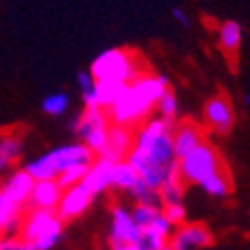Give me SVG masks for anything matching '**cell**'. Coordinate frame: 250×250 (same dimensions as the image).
Segmentation results:
<instances>
[{"label":"cell","instance_id":"19","mask_svg":"<svg viewBox=\"0 0 250 250\" xmlns=\"http://www.w3.org/2000/svg\"><path fill=\"white\" fill-rule=\"evenodd\" d=\"M201 189L210 195V197H218V199H225L230 195L232 191V181H230V175L229 171H221V173H216V175H210L208 179H205L201 185Z\"/></svg>","mask_w":250,"mask_h":250},{"label":"cell","instance_id":"20","mask_svg":"<svg viewBox=\"0 0 250 250\" xmlns=\"http://www.w3.org/2000/svg\"><path fill=\"white\" fill-rule=\"evenodd\" d=\"M157 193H159L161 207L183 203V199H185V183L181 181L179 175H175V177H171L169 181H165V183L159 187Z\"/></svg>","mask_w":250,"mask_h":250},{"label":"cell","instance_id":"4","mask_svg":"<svg viewBox=\"0 0 250 250\" xmlns=\"http://www.w3.org/2000/svg\"><path fill=\"white\" fill-rule=\"evenodd\" d=\"M89 74L96 78V82H119V83H129L139 74H143L141 60L121 48H111L102 52L96 60L91 62Z\"/></svg>","mask_w":250,"mask_h":250},{"label":"cell","instance_id":"22","mask_svg":"<svg viewBox=\"0 0 250 250\" xmlns=\"http://www.w3.org/2000/svg\"><path fill=\"white\" fill-rule=\"evenodd\" d=\"M167 244H169L167 238H163L161 234H157L151 229H139L135 240L131 242L133 250H161Z\"/></svg>","mask_w":250,"mask_h":250},{"label":"cell","instance_id":"25","mask_svg":"<svg viewBox=\"0 0 250 250\" xmlns=\"http://www.w3.org/2000/svg\"><path fill=\"white\" fill-rule=\"evenodd\" d=\"M22 214V207H16L2 191H0V238L4 236V230L12 218Z\"/></svg>","mask_w":250,"mask_h":250},{"label":"cell","instance_id":"16","mask_svg":"<svg viewBox=\"0 0 250 250\" xmlns=\"http://www.w3.org/2000/svg\"><path fill=\"white\" fill-rule=\"evenodd\" d=\"M34 183H36V181L28 175V171L20 169V171H14V173L6 179L4 187H2L0 191H2L16 207H22V208H24V205H28L30 193H32V189H34Z\"/></svg>","mask_w":250,"mask_h":250},{"label":"cell","instance_id":"29","mask_svg":"<svg viewBox=\"0 0 250 250\" xmlns=\"http://www.w3.org/2000/svg\"><path fill=\"white\" fill-rule=\"evenodd\" d=\"M87 167L89 165H80V167H72V169H66L64 173H60L56 177V183L60 185V189L66 191V189H70V187H74V185H80L83 175H85V171H87Z\"/></svg>","mask_w":250,"mask_h":250},{"label":"cell","instance_id":"31","mask_svg":"<svg viewBox=\"0 0 250 250\" xmlns=\"http://www.w3.org/2000/svg\"><path fill=\"white\" fill-rule=\"evenodd\" d=\"M149 229H151V230H155L157 234H161V236H163V238H167V240L171 238V234H173V230H175V227H173V225L167 221V218L163 216V212H161L157 218H155L153 225H151Z\"/></svg>","mask_w":250,"mask_h":250},{"label":"cell","instance_id":"33","mask_svg":"<svg viewBox=\"0 0 250 250\" xmlns=\"http://www.w3.org/2000/svg\"><path fill=\"white\" fill-rule=\"evenodd\" d=\"M173 18H175V20H177L181 26H185V28H189V26H191L189 16H187V14H185L181 8H175V10H173Z\"/></svg>","mask_w":250,"mask_h":250},{"label":"cell","instance_id":"34","mask_svg":"<svg viewBox=\"0 0 250 250\" xmlns=\"http://www.w3.org/2000/svg\"><path fill=\"white\" fill-rule=\"evenodd\" d=\"M14 250H38L34 246V242H28V240H22V238H16V244H14Z\"/></svg>","mask_w":250,"mask_h":250},{"label":"cell","instance_id":"32","mask_svg":"<svg viewBox=\"0 0 250 250\" xmlns=\"http://www.w3.org/2000/svg\"><path fill=\"white\" fill-rule=\"evenodd\" d=\"M93 83H96V78H93V76L89 74V70H87V72H80V74H78V85H80L82 93H87V91L93 87Z\"/></svg>","mask_w":250,"mask_h":250},{"label":"cell","instance_id":"13","mask_svg":"<svg viewBox=\"0 0 250 250\" xmlns=\"http://www.w3.org/2000/svg\"><path fill=\"white\" fill-rule=\"evenodd\" d=\"M139 229L133 223L131 212L121 207L115 205L111 208V227H109V244H131L137 236Z\"/></svg>","mask_w":250,"mask_h":250},{"label":"cell","instance_id":"35","mask_svg":"<svg viewBox=\"0 0 250 250\" xmlns=\"http://www.w3.org/2000/svg\"><path fill=\"white\" fill-rule=\"evenodd\" d=\"M111 250H133V246L131 244H113Z\"/></svg>","mask_w":250,"mask_h":250},{"label":"cell","instance_id":"15","mask_svg":"<svg viewBox=\"0 0 250 250\" xmlns=\"http://www.w3.org/2000/svg\"><path fill=\"white\" fill-rule=\"evenodd\" d=\"M62 191L60 185L56 183V179H48V181H36L34 189L30 193L28 199V207L30 208H46V210H56L60 199H62Z\"/></svg>","mask_w":250,"mask_h":250},{"label":"cell","instance_id":"27","mask_svg":"<svg viewBox=\"0 0 250 250\" xmlns=\"http://www.w3.org/2000/svg\"><path fill=\"white\" fill-rule=\"evenodd\" d=\"M155 109L159 111V117H163V119H167V121H175L177 111H179V102H177V98H175V93H173L171 89H167L163 96L159 98V102H157V105H155Z\"/></svg>","mask_w":250,"mask_h":250},{"label":"cell","instance_id":"11","mask_svg":"<svg viewBox=\"0 0 250 250\" xmlns=\"http://www.w3.org/2000/svg\"><path fill=\"white\" fill-rule=\"evenodd\" d=\"M133 145V129L123 127V125H109L107 129V145L100 157L109 159L113 163L127 159V155Z\"/></svg>","mask_w":250,"mask_h":250},{"label":"cell","instance_id":"28","mask_svg":"<svg viewBox=\"0 0 250 250\" xmlns=\"http://www.w3.org/2000/svg\"><path fill=\"white\" fill-rule=\"evenodd\" d=\"M20 155H22V141L18 137L8 135V137L0 139V157H2L8 165H12Z\"/></svg>","mask_w":250,"mask_h":250},{"label":"cell","instance_id":"14","mask_svg":"<svg viewBox=\"0 0 250 250\" xmlns=\"http://www.w3.org/2000/svg\"><path fill=\"white\" fill-rule=\"evenodd\" d=\"M127 87V83H119V82H96L93 87L83 96L85 107H98V109H109L113 102L123 93V89Z\"/></svg>","mask_w":250,"mask_h":250},{"label":"cell","instance_id":"37","mask_svg":"<svg viewBox=\"0 0 250 250\" xmlns=\"http://www.w3.org/2000/svg\"><path fill=\"white\" fill-rule=\"evenodd\" d=\"M161 250H173V248H171V246H169V244H167V246H163V248H161Z\"/></svg>","mask_w":250,"mask_h":250},{"label":"cell","instance_id":"1","mask_svg":"<svg viewBox=\"0 0 250 250\" xmlns=\"http://www.w3.org/2000/svg\"><path fill=\"white\" fill-rule=\"evenodd\" d=\"M173 123L163 117H147L133 129V145L127 155L129 165L137 171L139 179L159 191V187L171 177L179 175L177 157L173 149Z\"/></svg>","mask_w":250,"mask_h":250},{"label":"cell","instance_id":"23","mask_svg":"<svg viewBox=\"0 0 250 250\" xmlns=\"http://www.w3.org/2000/svg\"><path fill=\"white\" fill-rule=\"evenodd\" d=\"M131 218L137 225V229H149L153 225V221L161 214V207H153V205H141L137 203L131 210Z\"/></svg>","mask_w":250,"mask_h":250},{"label":"cell","instance_id":"26","mask_svg":"<svg viewBox=\"0 0 250 250\" xmlns=\"http://www.w3.org/2000/svg\"><path fill=\"white\" fill-rule=\"evenodd\" d=\"M129 195L135 199V203H141V205H153V207H161L159 193L155 191V189H151V187H147L141 179L135 183V187L131 189V193H129Z\"/></svg>","mask_w":250,"mask_h":250},{"label":"cell","instance_id":"12","mask_svg":"<svg viewBox=\"0 0 250 250\" xmlns=\"http://www.w3.org/2000/svg\"><path fill=\"white\" fill-rule=\"evenodd\" d=\"M113 161L109 159H104V157H96L91 161V165L87 167L83 179H82V185L85 189L98 197L102 193H105L107 189H111V173H113Z\"/></svg>","mask_w":250,"mask_h":250},{"label":"cell","instance_id":"30","mask_svg":"<svg viewBox=\"0 0 250 250\" xmlns=\"http://www.w3.org/2000/svg\"><path fill=\"white\" fill-rule=\"evenodd\" d=\"M161 212H163V216L167 218V221H169L173 227H181V225H185V221H187V208H185L183 203L165 205V207H161Z\"/></svg>","mask_w":250,"mask_h":250},{"label":"cell","instance_id":"18","mask_svg":"<svg viewBox=\"0 0 250 250\" xmlns=\"http://www.w3.org/2000/svg\"><path fill=\"white\" fill-rule=\"evenodd\" d=\"M137 181H139V175H137V171L129 165L127 159L117 161V163L113 165V173H111V189L131 193V189L135 187Z\"/></svg>","mask_w":250,"mask_h":250},{"label":"cell","instance_id":"5","mask_svg":"<svg viewBox=\"0 0 250 250\" xmlns=\"http://www.w3.org/2000/svg\"><path fill=\"white\" fill-rule=\"evenodd\" d=\"M225 169L227 167L223 163L221 153L207 141H203L199 147H195L191 153H187L183 159L177 161V171L185 185H201L210 175H216Z\"/></svg>","mask_w":250,"mask_h":250},{"label":"cell","instance_id":"21","mask_svg":"<svg viewBox=\"0 0 250 250\" xmlns=\"http://www.w3.org/2000/svg\"><path fill=\"white\" fill-rule=\"evenodd\" d=\"M62 232H64V221H62V218L56 214V218L48 225V229L34 240V246L38 250H52L60 242Z\"/></svg>","mask_w":250,"mask_h":250},{"label":"cell","instance_id":"3","mask_svg":"<svg viewBox=\"0 0 250 250\" xmlns=\"http://www.w3.org/2000/svg\"><path fill=\"white\" fill-rule=\"evenodd\" d=\"M93 159H96V155L83 143H72V145L56 147L48 151L46 155H40L38 159L26 163L24 171H28V175L34 181H48V179H56L66 169L80 167V165H91Z\"/></svg>","mask_w":250,"mask_h":250},{"label":"cell","instance_id":"9","mask_svg":"<svg viewBox=\"0 0 250 250\" xmlns=\"http://www.w3.org/2000/svg\"><path fill=\"white\" fill-rule=\"evenodd\" d=\"M169 240V246L173 250H195L212 244V232L201 223H185L177 230H173Z\"/></svg>","mask_w":250,"mask_h":250},{"label":"cell","instance_id":"6","mask_svg":"<svg viewBox=\"0 0 250 250\" xmlns=\"http://www.w3.org/2000/svg\"><path fill=\"white\" fill-rule=\"evenodd\" d=\"M109 117L105 109H98V107H85L76 119H74V131L78 133V137L82 139V143L96 155L104 153L105 145H107V129H109Z\"/></svg>","mask_w":250,"mask_h":250},{"label":"cell","instance_id":"36","mask_svg":"<svg viewBox=\"0 0 250 250\" xmlns=\"http://www.w3.org/2000/svg\"><path fill=\"white\" fill-rule=\"evenodd\" d=\"M6 167H8V163H6V161H4L2 157H0V173H2V171H4Z\"/></svg>","mask_w":250,"mask_h":250},{"label":"cell","instance_id":"7","mask_svg":"<svg viewBox=\"0 0 250 250\" xmlns=\"http://www.w3.org/2000/svg\"><path fill=\"white\" fill-rule=\"evenodd\" d=\"M203 119L205 125L216 135H227L232 131L236 123V111L227 96H214L210 98L203 107Z\"/></svg>","mask_w":250,"mask_h":250},{"label":"cell","instance_id":"2","mask_svg":"<svg viewBox=\"0 0 250 250\" xmlns=\"http://www.w3.org/2000/svg\"><path fill=\"white\" fill-rule=\"evenodd\" d=\"M169 89V80L165 76L139 74L133 82L127 83L121 96L107 109V117L113 125L135 129L151 115L159 98Z\"/></svg>","mask_w":250,"mask_h":250},{"label":"cell","instance_id":"38","mask_svg":"<svg viewBox=\"0 0 250 250\" xmlns=\"http://www.w3.org/2000/svg\"><path fill=\"white\" fill-rule=\"evenodd\" d=\"M244 102H246V104H250V96H246V98H244Z\"/></svg>","mask_w":250,"mask_h":250},{"label":"cell","instance_id":"10","mask_svg":"<svg viewBox=\"0 0 250 250\" xmlns=\"http://www.w3.org/2000/svg\"><path fill=\"white\" fill-rule=\"evenodd\" d=\"M173 149L177 161L183 159L187 153H191L195 147H199L205 141V131L195 121H181L179 125H173Z\"/></svg>","mask_w":250,"mask_h":250},{"label":"cell","instance_id":"17","mask_svg":"<svg viewBox=\"0 0 250 250\" xmlns=\"http://www.w3.org/2000/svg\"><path fill=\"white\" fill-rule=\"evenodd\" d=\"M216 42H218V48H221L230 60L236 58L238 50H240V44H242V28L238 22L234 20H227L221 24L216 32Z\"/></svg>","mask_w":250,"mask_h":250},{"label":"cell","instance_id":"24","mask_svg":"<svg viewBox=\"0 0 250 250\" xmlns=\"http://www.w3.org/2000/svg\"><path fill=\"white\" fill-rule=\"evenodd\" d=\"M70 107V98H68V93L64 91H58V93H50L48 98H44L42 102V111L48 113V115H62V113H66Z\"/></svg>","mask_w":250,"mask_h":250},{"label":"cell","instance_id":"8","mask_svg":"<svg viewBox=\"0 0 250 250\" xmlns=\"http://www.w3.org/2000/svg\"><path fill=\"white\" fill-rule=\"evenodd\" d=\"M93 197L85 187L80 183V185H74L70 187V189H66L64 193H62V199L56 207V214L62 218V221H74V218L82 216L83 212H87V208L91 207L93 203Z\"/></svg>","mask_w":250,"mask_h":250}]
</instances>
